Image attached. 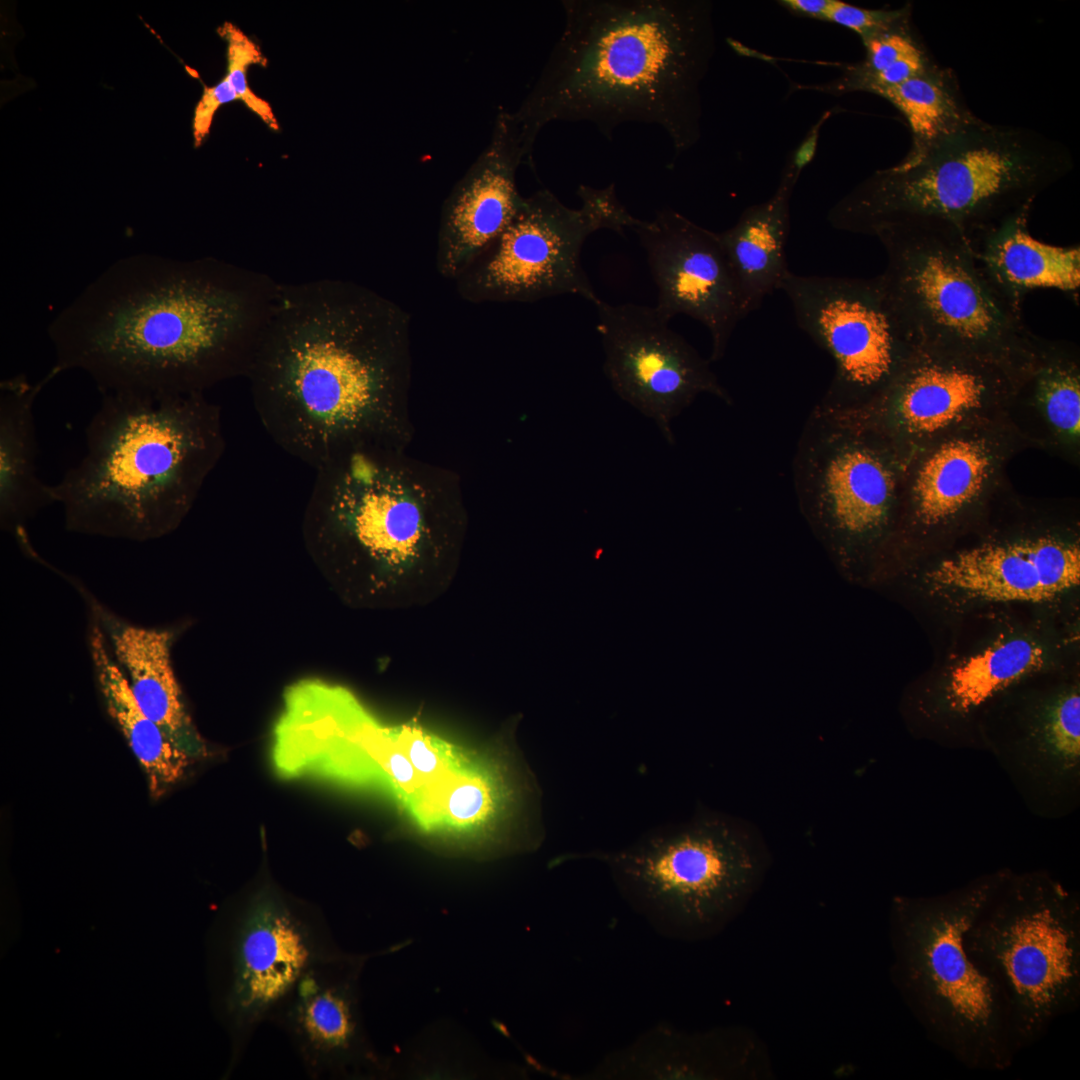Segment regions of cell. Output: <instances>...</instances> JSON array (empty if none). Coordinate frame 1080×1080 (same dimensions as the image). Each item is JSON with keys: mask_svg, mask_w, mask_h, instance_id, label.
I'll return each mask as SVG.
<instances>
[{"mask_svg": "<svg viewBox=\"0 0 1080 1080\" xmlns=\"http://www.w3.org/2000/svg\"><path fill=\"white\" fill-rule=\"evenodd\" d=\"M277 289L216 258L123 257L49 324V372L83 371L100 393L204 392L246 375Z\"/></svg>", "mask_w": 1080, "mask_h": 1080, "instance_id": "1", "label": "cell"}, {"mask_svg": "<svg viewBox=\"0 0 1080 1080\" xmlns=\"http://www.w3.org/2000/svg\"><path fill=\"white\" fill-rule=\"evenodd\" d=\"M411 319L340 279L278 283L245 377L272 440L316 471L392 432Z\"/></svg>", "mask_w": 1080, "mask_h": 1080, "instance_id": "2", "label": "cell"}, {"mask_svg": "<svg viewBox=\"0 0 1080 1080\" xmlns=\"http://www.w3.org/2000/svg\"><path fill=\"white\" fill-rule=\"evenodd\" d=\"M565 24L513 113L533 149L552 121L660 126L676 156L701 136V85L715 53L705 0H564Z\"/></svg>", "mask_w": 1080, "mask_h": 1080, "instance_id": "3", "label": "cell"}, {"mask_svg": "<svg viewBox=\"0 0 1080 1080\" xmlns=\"http://www.w3.org/2000/svg\"><path fill=\"white\" fill-rule=\"evenodd\" d=\"M82 459L51 485L73 533L146 542L174 532L225 450L204 392L101 393Z\"/></svg>", "mask_w": 1080, "mask_h": 1080, "instance_id": "4", "label": "cell"}, {"mask_svg": "<svg viewBox=\"0 0 1080 1080\" xmlns=\"http://www.w3.org/2000/svg\"><path fill=\"white\" fill-rule=\"evenodd\" d=\"M316 472L303 540L344 603L399 610L447 592L457 565L453 526L410 495L396 468L359 453Z\"/></svg>", "mask_w": 1080, "mask_h": 1080, "instance_id": "5", "label": "cell"}, {"mask_svg": "<svg viewBox=\"0 0 1080 1080\" xmlns=\"http://www.w3.org/2000/svg\"><path fill=\"white\" fill-rule=\"evenodd\" d=\"M1074 168L1070 150L1035 130L978 118L911 164L875 171L828 213L837 230L874 236L929 222L955 229L975 249L1030 214L1036 198Z\"/></svg>", "mask_w": 1080, "mask_h": 1080, "instance_id": "6", "label": "cell"}, {"mask_svg": "<svg viewBox=\"0 0 1080 1080\" xmlns=\"http://www.w3.org/2000/svg\"><path fill=\"white\" fill-rule=\"evenodd\" d=\"M596 858L624 900L656 933L696 942L721 933L746 908L772 863L752 822L699 808Z\"/></svg>", "mask_w": 1080, "mask_h": 1080, "instance_id": "7", "label": "cell"}, {"mask_svg": "<svg viewBox=\"0 0 1080 1080\" xmlns=\"http://www.w3.org/2000/svg\"><path fill=\"white\" fill-rule=\"evenodd\" d=\"M1010 872L942 895L895 896L891 904L900 989L932 1033L973 1066L1003 1068L1011 1033L1002 993L967 954L964 935Z\"/></svg>", "mask_w": 1080, "mask_h": 1080, "instance_id": "8", "label": "cell"}, {"mask_svg": "<svg viewBox=\"0 0 1080 1080\" xmlns=\"http://www.w3.org/2000/svg\"><path fill=\"white\" fill-rule=\"evenodd\" d=\"M874 236L887 256L883 288L919 347L1031 365L1039 337L959 232L915 222Z\"/></svg>", "mask_w": 1080, "mask_h": 1080, "instance_id": "9", "label": "cell"}, {"mask_svg": "<svg viewBox=\"0 0 1080 1080\" xmlns=\"http://www.w3.org/2000/svg\"><path fill=\"white\" fill-rule=\"evenodd\" d=\"M907 461L855 414L817 406L793 461L802 515L839 573L859 578L891 558Z\"/></svg>", "mask_w": 1080, "mask_h": 1080, "instance_id": "10", "label": "cell"}, {"mask_svg": "<svg viewBox=\"0 0 1080 1080\" xmlns=\"http://www.w3.org/2000/svg\"><path fill=\"white\" fill-rule=\"evenodd\" d=\"M1076 897L1044 871L1009 876L964 935L971 960L998 986L1010 1033L1036 1038L1075 1004L1080 984Z\"/></svg>", "mask_w": 1080, "mask_h": 1080, "instance_id": "11", "label": "cell"}, {"mask_svg": "<svg viewBox=\"0 0 1080 1080\" xmlns=\"http://www.w3.org/2000/svg\"><path fill=\"white\" fill-rule=\"evenodd\" d=\"M342 950L325 919L265 887L214 923V1005L230 1039V1070L304 973Z\"/></svg>", "mask_w": 1080, "mask_h": 1080, "instance_id": "12", "label": "cell"}, {"mask_svg": "<svg viewBox=\"0 0 1080 1080\" xmlns=\"http://www.w3.org/2000/svg\"><path fill=\"white\" fill-rule=\"evenodd\" d=\"M579 208L563 204L548 189L522 202L505 230L456 279L459 296L471 303L534 302L576 294L596 304L580 260L586 238L601 229L621 235L642 220L618 199L614 184L580 185Z\"/></svg>", "mask_w": 1080, "mask_h": 1080, "instance_id": "13", "label": "cell"}, {"mask_svg": "<svg viewBox=\"0 0 1080 1080\" xmlns=\"http://www.w3.org/2000/svg\"><path fill=\"white\" fill-rule=\"evenodd\" d=\"M781 290L798 326L833 359L834 376L821 408L849 412L868 406L919 348L879 276L856 279L790 271Z\"/></svg>", "mask_w": 1080, "mask_h": 1080, "instance_id": "14", "label": "cell"}, {"mask_svg": "<svg viewBox=\"0 0 1080 1080\" xmlns=\"http://www.w3.org/2000/svg\"><path fill=\"white\" fill-rule=\"evenodd\" d=\"M1030 366L919 347L875 401L849 412L884 435L908 462L946 437L1008 418L1016 389Z\"/></svg>", "mask_w": 1080, "mask_h": 1080, "instance_id": "15", "label": "cell"}, {"mask_svg": "<svg viewBox=\"0 0 1080 1080\" xmlns=\"http://www.w3.org/2000/svg\"><path fill=\"white\" fill-rule=\"evenodd\" d=\"M1029 444L1008 418L963 430L914 455L905 470L891 559L919 542L981 519L1009 483L1008 462Z\"/></svg>", "mask_w": 1080, "mask_h": 1080, "instance_id": "16", "label": "cell"}, {"mask_svg": "<svg viewBox=\"0 0 1080 1080\" xmlns=\"http://www.w3.org/2000/svg\"><path fill=\"white\" fill-rule=\"evenodd\" d=\"M394 741L346 688L320 679L288 686L272 732L271 759L284 778H316L387 792Z\"/></svg>", "mask_w": 1080, "mask_h": 1080, "instance_id": "17", "label": "cell"}, {"mask_svg": "<svg viewBox=\"0 0 1080 1080\" xmlns=\"http://www.w3.org/2000/svg\"><path fill=\"white\" fill-rule=\"evenodd\" d=\"M604 372L615 393L659 428L673 445V420L703 393L732 403L709 361L669 328L655 307L594 304Z\"/></svg>", "mask_w": 1080, "mask_h": 1080, "instance_id": "18", "label": "cell"}, {"mask_svg": "<svg viewBox=\"0 0 1080 1080\" xmlns=\"http://www.w3.org/2000/svg\"><path fill=\"white\" fill-rule=\"evenodd\" d=\"M633 230L657 286V312L667 321L685 314L701 322L711 337L710 361L720 360L745 316L718 233L673 210H662Z\"/></svg>", "mask_w": 1080, "mask_h": 1080, "instance_id": "19", "label": "cell"}, {"mask_svg": "<svg viewBox=\"0 0 1080 1080\" xmlns=\"http://www.w3.org/2000/svg\"><path fill=\"white\" fill-rule=\"evenodd\" d=\"M1027 527L987 538L939 556L925 572L937 590L993 601L1040 602L1080 582L1076 533Z\"/></svg>", "mask_w": 1080, "mask_h": 1080, "instance_id": "20", "label": "cell"}, {"mask_svg": "<svg viewBox=\"0 0 1080 1080\" xmlns=\"http://www.w3.org/2000/svg\"><path fill=\"white\" fill-rule=\"evenodd\" d=\"M367 958L342 951L316 963L268 1020L286 1035L309 1078H349L382 1068L360 1014L358 982Z\"/></svg>", "mask_w": 1080, "mask_h": 1080, "instance_id": "21", "label": "cell"}, {"mask_svg": "<svg viewBox=\"0 0 1080 1080\" xmlns=\"http://www.w3.org/2000/svg\"><path fill=\"white\" fill-rule=\"evenodd\" d=\"M531 155L513 113L500 110L489 144L443 203L436 250L442 277L455 280L511 222L523 199L516 172Z\"/></svg>", "mask_w": 1080, "mask_h": 1080, "instance_id": "22", "label": "cell"}, {"mask_svg": "<svg viewBox=\"0 0 1080 1080\" xmlns=\"http://www.w3.org/2000/svg\"><path fill=\"white\" fill-rule=\"evenodd\" d=\"M70 579V578H69ZM101 629L111 654L127 679L141 710L194 760L208 755V746L184 702L175 674L172 648L176 630L145 626L120 616L75 579H70Z\"/></svg>", "mask_w": 1080, "mask_h": 1080, "instance_id": "23", "label": "cell"}, {"mask_svg": "<svg viewBox=\"0 0 1080 1080\" xmlns=\"http://www.w3.org/2000/svg\"><path fill=\"white\" fill-rule=\"evenodd\" d=\"M766 1046L749 1029L684 1033L656 1027L609 1054L591 1076L649 1079H769Z\"/></svg>", "mask_w": 1080, "mask_h": 1080, "instance_id": "24", "label": "cell"}, {"mask_svg": "<svg viewBox=\"0 0 1080 1080\" xmlns=\"http://www.w3.org/2000/svg\"><path fill=\"white\" fill-rule=\"evenodd\" d=\"M1007 417L1030 447L1079 465L1080 355L1075 344L1039 337Z\"/></svg>", "mask_w": 1080, "mask_h": 1080, "instance_id": "25", "label": "cell"}, {"mask_svg": "<svg viewBox=\"0 0 1080 1080\" xmlns=\"http://www.w3.org/2000/svg\"><path fill=\"white\" fill-rule=\"evenodd\" d=\"M54 377L48 372L37 383L24 374L0 383V522L17 543L28 538L26 523L55 504L51 485L37 475L34 403Z\"/></svg>", "mask_w": 1080, "mask_h": 1080, "instance_id": "26", "label": "cell"}, {"mask_svg": "<svg viewBox=\"0 0 1080 1080\" xmlns=\"http://www.w3.org/2000/svg\"><path fill=\"white\" fill-rule=\"evenodd\" d=\"M86 646L103 708L137 759L150 797L159 800L183 779L194 759L141 710L101 629L89 615Z\"/></svg>", "mask_w": 1080, "mask_h": 1080, "instance_id": "27", "label": "cell"}, {"mask_svg": "<svg viewBox=\"0 0 1080 1080\" xmlns=\"http://www.w3.org/2000/svg\"><path fill=\"white\" fill-rule=\"evenodd\" d=\"M799 177L785 165L778 187L766 201L748 207L729 229L718 233L740 292L744 316L790 273L786 244L790 229V199Z\"/></svg>", "mask_w": 1080, "mask_h": 1080, "instance_id": "28", "label": "cell"}, {"mask_svg": "<svg viewBox=\"0 0 1080 1080\" xmlns=\"http://www.w3.org/2000/svg\"><path fill=\"white\" fill-rule=\"evenodd\" d=\"M1029 215L1014 219L972 249L1003 293L1020 307L1032 289L1076 292L1080 287V247L1036 240L1028 229Z\"/></svg>", "mask_w": 1080, "mask_h": 1080, "instance_id": "29", "label": "cell"}, {"mask_svg": "<svg viewBox=\"0 0 1080 1080\" xmlns=\"http://www.w3.org/2000/svg\"><path fill=\"white\" fill-rule=\"evenodd\" d=\"M889 101L906 119L912 137L911 164L979 117L967 106L955 73L937 63L925 72L874 93Z\"/></svg>", "mask_w": 1080, "mask_h": 1080, "instance_id": "30", "label": "cell"}, {"mask_svg": "<svg viewBox=\"0 0 1080 1080\" xmlns=\"http://www.w3.org/2000/svg\"><path fill=\"white\" fill-rule=\"evenodd\" d=\"M1044 662L1042 647L1026 638L995 642L950 671L933 698L935 713L964 719Z\"/></svg>", "mask_w": 1080, "mask_h": 1080, "instance_id": "31", "label": "cell"}, {"mask_svg": "<svg viewBox=\"0 0 1080 1080\" xmlns=\"http://www.w3.org/2000/svg\"><path fill=\"white\" fill-rule=\"evenodd\" d=\"M498 777L470 761L447 783L439 801V828L469 831L484 826L504 800Z\"/></svg>", "mask_w": 1080, "mask_h": 1080, "instance_id": "32", "label": "cell"}, {"mask_svg": "<svg viewBox=\"0 0 1080 1080\" xmlns=\"http://www.w3.org/2000/svg\"><path fill=\"white\" fill-rule=\"evenodd\" d=\"M220 34L227 42V79L241 100L251 111L259 116L271 129L278 130L279 125L272 108L264 99L257 96L249 87L247 70L250 65H264V58L259 47L237 26L224 23Z\"/></svg>", "mask_w": 1080, "mask_h": 1080, "instance_id": "33", "label": "cell"}, {"mask_svg": "<svg viewBox=\"0 0 1080 1080\" xmlns=\"http://www.w3.org/2000/svg\"><path fill=\"white\" fill-rule=\"evenodd\" d=\"M854 31L865 40L882 31L911 21V5L898 9H868L839 0H831L825 20Z\"/></svg>", "mask_w": 1080, "mask_h": 1080, "instance_id": "34", "label": "cell"}, {"mask_svg": "<svg viewBox=\"0 0 1080 1080\" xmlns=\"http://www.w3.org/2000/svg\"><path fill=\"white\" fill-rule=\"evenodd\" d=\"M239 100L227 77L216 85L204 87L202 96L196 105L193 118V136L195 146H199L210 132L217 110L226 103Z\"/></svg>", "mask_w": 1080, "mask_h": 1080, "instance_id": "35", "label": "cell"}, {"mask_svg": "<svg viewBox=\"0 0 1080 1080\" xmlns=\"http://www.w3.org/2000/svg\"><path fill=\"white\" fill-rule=\"evenodd\" d=\"M828 115H829V112H827L826 115H824L821 118L819 123H817L812 128L811 132L801 142L799 147H797L792 152V155H790V157L786 161L790 165V167L793 169V171L799 176L802 173L803 169L812 161V159L814 157L816 147H817L819 130H820L821 126H822V123L825 121V119L828 117Z\"/></svg>", "mask_w": 1080, "mask_h": 1080, "instance_id": "36", "label": "cell"}, {"mask_svg": "<svg viewBox=\"0 0 1080 1080\" xmlns=\"http://www.w3.org/2000/svg\"><path fill=\"white\" fill-rule=\"evenodd\" d=\"M831 0H784L779 4L802 16L825 20Z\"/></svg>", "mask_w": 1080, "mask_h": 1080, "instance_id": "37", "label": "cell"}]
</instances>
